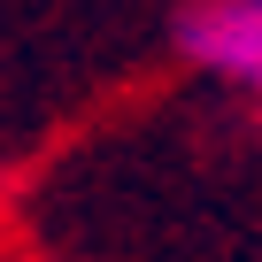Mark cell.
<instances>
[{"instance_id":"1","label":"cell","mask_w":262,"mask_h":262,"mask_svg":"<svg viewBox=\"0 0 262 262\" xmlns=\"http://www.w3.org/2000/svg\"><path fill=\"white\" fill-rule=\"evenodd\" d=\"M178 47L201 70L262 93V0H201V8H185L178 16Z\"/></svg>"}]
</instances>
